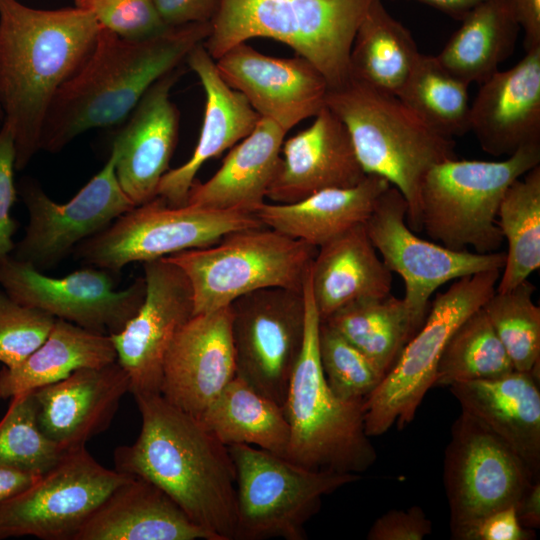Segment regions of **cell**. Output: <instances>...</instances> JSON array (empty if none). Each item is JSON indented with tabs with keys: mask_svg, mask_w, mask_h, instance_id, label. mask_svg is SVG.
I'll return each mask as SVG.
<instances>
[{
	"mask_svg": "<svg viewBox=\"0 0 540 540\" xmlns=\"http://www.w3.org/2000/svg\"><path fill=\"white\" fill-rule=\"evenodd\" d=\"M390 186L386 179L367 174L354 186L325 189L293 203L264 202L253 214L263 225L319 248L364 224Z\"/></svg>",
	"mask_w": 540,
	"mask_h": 540,
	"instance_id": "cell-30",
	"label": "cell"
},
{
	"mask_svg": "<svg viewBox=\"0 0 540 540\" xmlns=\"http://www.w3.org/2000/svg\"><path fill=\"white\" fill-rule=\"evenodd\" d=\"M540 480V479H538ZM536 481L522 459L488 426L461 411L444 459V486L452 538L488 514L517 504Z\"/></svg>",
	"mask_w": 540,
	"mask_h": 540,
	"instance_id": "cell-12",
	"label": "cell"
},
{
	"mask_svg": "<svg viewBox=\"0 0 540 540\" xmlns=\"http://www.w3.org/2000/svg\"><path fill=\"white\" fill-rule=\"evenodd\" d=\"M68 452L40 429L33 391L11 398L0 420V467L43 475L58 465Z\"/></svg>",
	"mask_w": 540,
	"mask_h": 540,
	"instance_id": "cell-39",
	"label": "cell"
},
{
	"mask_svg": "<svg viewBox=\"0 0 540 540\" xmlns=\"http://www.w3.org/2000/svg\"><path fill=\"white\" fill-rule=\"evenodd\" d=\"M210 30V22L190 23L129 40L101 27L86 61L52 100L40 150L56 153L82 133L123 123L146 91L180 67Z\"/></svg>",
	"mask_w": 540,
	"mask_h": 540,
	"instance_id": "cell-3",
	"label": "cell"
},
{
	"mask_svg": "<svg viewBox=\"0 0 540 540\" xmlns=\"http://www.w3.org/2000/svg\"><path fill=\"white\" fill-rule=\"evenodd\" d=\"M325 105L345 125L365 174L380 176L401 192L406 222L420 231L422 181L432 167L456 158L453 139L431 128L397 96L351 79L328 89Z\"/></svg>",
	"mask_w": 540,
	"mask_h": 540,
	"instance_id": "cell-4",
	"label": "cell"
},
{
	"mask_svg": "<svg viewBox=\"0 0 540 540\" xmlns=\"http://www.w3.org/2000/svg\"><path fill=\"white\" fill-rule=\"evenodd\" d=\"M534 291L527 279L511 290L495 291L482 306L517 371L539 368L540 308Z\"/></svg>",
	"mask_w": 540,
	"mask_h": 540,
	"instance_id": "cell-40",
	"label": "cell"
},
{
	"mask_svg": "<svg viewBox=\"0 0 540 540\" xmlns=\"http://www.w3.org/2000/svg\"><path fill=\"white\" fill-rule=\"evenodd\" d=\"M505 347L483 308L469 315L449 339L439 361L435 385L497 378L514 371Z\"/></svg>",
	"mask_w": 540,
	"mask_h": 540,
	"instance_id": "cell-38",
	"label": "cell"
},
{
	"mask_svg": "<svg viewBox=\"0 0 540 540\" xmlns=\"http://www.w3.org/2000/svg\"><path fill=\"white\" fill-rule=\"evenodd\" d=\"M519 25L510 7L486 0L462 20L438 61L450 73L470 85L483 83L513 51Z\"/></svg>",
	"mask_w": 540,
	"mask_h": 540,
	"instance_id": "cell-34",
	"label": "cell"
},
{
	"mask_svg": "<svg viewBox=\"0 0 540 540\" xmlns=\"http://www.w3.org/2000/svg\"><path fill=\"white\" fill-rule=\"evenodd\" d=\"M228 307L236 375L283 408L304 342L303 290L260 289Z\"/></svg>",
	"mask_w": 540,
	"mask_h": 540,
	"instance_id": "cell-14",
	"label": "cell"
},
{
	"mask_svg": "<svg viewBox=\"0 0 540 540\" xmlns=\"http://www.w3.org/2000/svg\"><path fill=\"white\" fill-rule=\"evenodd\" d=\"M15 160L14 134L3 121L0 128V265L15 249L13 236L17 223L11 215L17 193L14 181Z\"/></svg>",
	"mask_w": 540,
	"mask_h": 540,
	"instance_id": "cell-44",
	"label": "cell"
},
{
	"mask_svg": "<svg viewBox=\"0 0 540 540\" xmlns=\"http://www.w3.org/2000/svg\"><path fill=\"white\" fill-rule=\"evenodd\" d=\"M55 321L0 289V362L8 368L20 364L45 341Z\"/></svg>",
	"mask_w": 540,
	"mask_h": 540,
	"instance_id": "cell-42",
	"label": "cell"
},
{
	"mask_svg": "<svg viewBox=\"0 0 540 540\" xmlns=\"http://www.w3.org/2000/svg\"><path fill=\"white\" fill-rule=\"evenodd\" d=\"M515 512L520 524L527 529L540 527V481L530 484L515 505Z\"/></svg>",
	"mask_w": 540,
	"mask_h": 540,
	"instance_id": "cell-49",
	"label": "cell"
},
{
	"mask_svg": "<svg viewBox=\"0 0 540 540\" xmlns=\"http://www.w3.org/2000/svg\"><path fill=\"white\" fill-rule=\"evenodd\" d=\"M221 78L245 96L261 118L289 131L314 117L329 89L324 76L305 58L265 55L246 42L215 60Z\"/></svg>",
	"mask_w": 540,
	"mask_h": 540,
	"instance_id": "cell-19",
	"label": "cell"
},
{
	"mask_svg": "<svg viewBox=\"0 0 540 540\" xmlns=\"http://www.w3.org/2000/svg\"><path fill=\"white\" fill-rule=\"evenodd\" d=\"M318 345L325 379L339 397L365 401L384 378L371 360L324 321Z\"/></svg>",
	"mask_w": 540,
	"mask_h": 540,
	"instance_id": "cell-41",
	"label": "cell"
},
{
	"mask_svg": "<svg viewBox=\"0 0 540 540\" xmlns=\"http://www.w3.org/2000/svg\"><path fill=\"white\" fill-rule=\"evenodd\" d=\"M74 6L90 13L100 27L129 40H142L165 31L151 0H73Z\"/></svg>",
	"mask_w": 540,
	"mask_h": 540,
	"instance_id": "cell-43",
	"label": "cell"
},
{
	"mask_svg": "<svg viewBox=\"0 0 540 540\" xmlns=\"http://www.w3.org/2000/svg\"><path fill=\"white\" fill-rule=\"evenodd\" d=\"M127 392L129 378L117 361L76 370L33 390L39 427L66 451L84 448L110 426Z\"/></svg>",
	"mask_w": 540,
	"mask_h": 540,
	"instance_id": "cell-23",
	"label": "cell"
},
{
	"mask_svg": "<svg viewBox=\"0 0 540 540\" xmlns=\"http://www.w3.org/2000/svg\"><path fill=\"white\" fill-rule=\"evenodd\" d=\"M454 19L463 20L471 10L486 0H416Z\"/></svg>",
	"mask_w": 540,
	"mask_h": 540,
	"instance_id": "cell-51",
	"label": "cell"
},
{
	"mask_svg": "<svg viewBox=\"0 0 540 540\" xmlns=\"http://www.w3.org/2000/svg\"><path fill=\"white\" fill-rule=\"evenodd\" d=\"M468 86L436 56L421 53L397 97L435 131L452 138L469 131Z\"/></svg>",
	"mask_w": 540,
	"mask_h": 540,
	"instance_id": "cell-37",
	"label": "cell"
},
{
	"mask_svg": "<svg viewBox=\"0 0 540 540\" xmlns=\"http://www.w3.org/2000/svg\"><path fill=\"white\" fill-rule=\"evenodd\" d=\"M162 21L169 27L211 22L220 0H151Z\"/></svg>",
	"mask_w": 540,
	"mask_h": 540,
	"instance_id": "cell-47",
	"label": "cell"
},
{
	"mask_svg": "<svg viewBox=\"0 0 540 540\" xmlns=\"http://www.w3.org/2000/svg\"><path fill=\"white\" fill-rule=\"evenodd\" d=\"M0 286L20 304L109 336L136 314L146 290L144 277L116 291L106 270L86 268L50 277L13 256L0 265Z\"/></svg>",
	"mask_w": 540,
	"mask_h": 540,
	"instance_id": "cell-17",
	"label": "cell"
},
{
	"mask_svg": "<svg viewBox=\"0 0 540 540\" xmlns=\"http://www.w3.org/2000/svg\"><path fill=\"white\" fill-rule=\"evenodd\" d=\"M535 536L533 530L520 524L515 507L509 506L485 516L461 540H531Z\"/></svg>",
	"mask_w": 540,
	"mask_h": 540,
	"instance_id": "cell-46",
	"label": "cell"
},
{
	"mask_svg": "<svg viewBox=\"0 0 540 540\" xmlns=\"http://www.w3.org/2000/svg\"><path fill=\"white\" fill-rule=\"evenodd\" d=\"M316 247L267 226L230 232L209 247L166 258L186 274L194 315L228 307L260 289L303 290Z\"/></svg>",
	"mask_w": 540,
	"mask_h": 540,
	"instance_id": "cell-8",
	"label": "cell"
},
{
	"mask_svg": "<svg viewBox=\"0 0 540 540\" xmlns=\"http://www.w3.org/2000/svg\"><path fill=\"white\" fill-rule=\"evenodd\" d=\"M227 447L236 476V540H304L322 497L360 479L307 469L252 445Z\"/></svg>",
	"mask_w": 540,
	"mask_h": 540,
	"instance_id": "cell-10",
	"label": "cell"
},
{
	"mask_svg": "<svg viewBox=\"0 0 540 540\" xmlns=\"http://www.w3.org/2000/svg\"><path fill=\"white\" fill-rule=\"evenodd\" d=\"M212 540L152 482L133 476L114 489L73 540Z\"/></svg>",
	"mask_w": 540,
	"mask_h": 540,
	"instance_id": "cell-27",
	"label": "cell"
},
{
	"mask_svg": "<svg viewBox=\"0 0 540 540\" xmlns=\"http://www.w3.org/2000/svg\"><path fill=\"white\" fill-rule=\"evenodd\" d=\"M497 1H499L502 4H505L506 6L510 7L511 10H512V6H511L512 0H497Z\"/></svg>",
	"mask_w": 540,
	"mask_h": 540,
	"instance_id": "cell-52",
	"label": "cell"
},
{
	"mask_svg": "<svg viewBox=\"0 0 540 540\" xmlns=\"http://www.w3.org/2000/svg\"><path fill=\"white\" fill-rule=\"evenodd\" d=\"M197 420L226 446L254 445L285 457L289 425L284 409L237 375Z\"/></svg>",
	"mask_w": 540,
	"mask_h": 540,
	"instance_id": "cell-33",
	"label": "cell"
},
{
	"mask_svg": "<svg viewBox=\"0 0 540 540\" xmlns=\"http://www.w3.org/2000/svg\"><path fill=\"white\" fill-rule=\"evenodd\" d=\"M310 283L323 321L353 301L389 295L392 272L379 257L365 225L360 224L317 249Z\"/></svg>",
	"mask_w": 540,
	"mask_h": 540,
	"instance_id": "cell-29",
	"label": "cell"
},
{
	"mask_svg": "<svg viewBox=\"0 0 540 540\" xmlns=\"http://www.w3.org/2000/svg\"><path fill=\"white\" fill-rule=\"evenodd\" d=\"M141 430L117 447L115 469L164 491L212 540H233L236 476L228 447L161 393L134 396Z\"/></svg>",
	"mask_w": 540,
	"mask_h": 540,
	"instance_id": "cell-1",
	"label": "cell"
},
{
	"mask_svg": "<svg viewBox=\"0 0 540 540\" xmlns=\"http://www.w3.org/2000/svg\"><path fill=\"white\" fill-rule=\"evenodd\" d=\"M407 202L390 186L365 221L366 232L386 267L403 278L404 302L421 326L431 295L443 284L483 271L502 270L504 252L453 250L418 237L406 222Z\"/></svg>",
	"mask_w": 540,
	"mask_h": 540,
	"instance_id": "cell-15",
	"label": "cell"
},
{
	"mask_svg": "<svg viewBox=\"0 0 540 540\" xmlns=\"http://www.w3.org/2000/svg\"><path fill=\"white\" fill-rule=\"evenodd\" d=\"M432 532V523L419 506L390 510L377 518L367 533L369 540H422Z\"/></svg>",
	"mask_w": 540,
	"mask_h": 540,
	"instance_id": "cell-45",
	"label": "cell"
},
{
	"mask_svg": "<svg viewBox=\"0 0 540 540\" xmlns=\"http://www.w3.org/2000/svg\"><path fill=\"white\" fill-rule=\"evenodd\" d=\"M115 163L112 148L103 168L63 204L53 201L34 180H23L20 194L29 220L13 257L39 270L54 266L82 241L134 208L119 184Z\"/></svg>",
	"mask_w": 540,
	"mask_h": 540,
	"instance_id": "cell-16",
	"label": "cell"
},
{
	"mask_svg": "<svg viewBox=\"0 0 540 540\" xmlns=\"http://www.w3.org/2000/svg\"><path fill=\"white\" fill-rule=\"evenodd\" d=\"M235 376L229 307L196 314L178 331L167 351L161 395L198 419Z\"/></svg>",
	"mask_w": 540,
	"mask_h": 540,
	"instance_id": "cell-20",
	"label": "cell"
},
{
	"mask_svg": "<svg viewBox=\"0 0 540 540\" xmlns=\"http://www.w3.org/2000/svg\"><path fill=\"white\" fill-rule=\"evenodd\" d=\"M500 272L489 270L462 277L435 297L417 333L365 400V430L369 437L386 433L394 424L402 429L411 423L425 394L435 385L449 339L496 291Z\"/></svg>",
	"mask_w": 540,
	"mask_h": 540,
	"instance_id": "cell-9",
	"label": "cell"
},
{
	"mask_svg": "<svg viewBox=\"0 0 540 540\" xmlns=\"http://www.w3.org/2000/svg\"><path fill=\"white\" fill-rule=\"evenodd\" d=\"M260 226L265 225L248 211L171 206L156 196L82 241L73 252L87 265L119 272L133 262L209 247L230 232Z\"/></svg>",
	"mask_w": 540,
	"mask_h": 540,
	"instance_id": "cell-11",
	"label": "cell"
},
{
	"mask_svg": "<svg viewBox=\"0 0 540 540\" xmlns=\"http://www.w3.org/2000/svg\"><path fill=\"white\" fill-rule=\"evenodd\" d=\"M463 411L504 440L540 479L539 368L449 386Z\"/></svg>",
	"mask_w": 540,
	"mask_h": 540,
	"instance_id": "cell-26",
	"label": "cell"
},
{
	"mask_svg": "<svg viewBox=\"0 0 540 540\" xmlns=\"http://www.w3.org/2000/svg\"><path fill=\"white\" fill-rule=\"evenodd\" d=\"M306 307L304 342L284 404L289 425L285 458L316 471L358 474L377 459L365 430V401L346 400L329 387L320 362V316L310 272L303 286Z\"/></svg>",
	"mask_w": 540,
	"mask_h": 540,
	"instance_id": "cell-6",
	"label": "cell"
},
{
	"mask_svg": "<svg viewBox=\"0 0 540 540\" xmlns=\"http://www.w3.org/2000/svg\"><path fill=\"white\" fill-rule=\"evenodd\" d=\"M469 131L493 156L540 144V47L481 83L470 105Z\"/></svg>",
	"mask_w": 540,
	"mask_h": 540,
	"instance_id": "cell-24",
	"label": "cell"
},
{
	"mask_svg": "<svg viewBox=\"0 0 540 540\" xmlns=\"http://www.w3.org/2000/svg\"><path fill=\"white\" fill-rule=\"evenodd\" d=\"M512 12L524 31L526 51L540 47V0H512Z\"/></svg>",
	"mask_w": 540,
	"mask_h": 540,
	"instance_id": "cell-48",
	"label": "cell"
},
{
	"mask_svg": "<svg viewBox=\"0 0 540 540\" xmlns=\"http://www.w3.org/2000/svg\"><path fill=\"white\" fill-rule=\"evenodd\" d=\"M178 67L157 80L143 95L115 137V172L135 206L157 196V189L174 153L179 111L171 89L182 75Z\"/></svg>",
	"mask_w": 540,
	"mask_h": 540,
	"instance_id": "cell-21",
	"label": "cell"
},
{
	"mask_svg": "<svg viewBox=\"0 0 540 540\" xmlns=\"http://www.w3.org/2000/svg\"><path fill=\"white\" fill-rule=\"evenodd\" d=\"M2 119H3V111H2L1 106H0V120H2Z\"/></svg>",
	"mask_w": 540,
	"mask_h": 540,
	"instance_id": "cell-53",
	"label": "cell"
},
{
	"mask_svg": "<svg viewBox=\"0 0 540 540\" xmlns=\"http://www.w3.org/2000/svg\"><path fill=\"white\" fill-rule=\"evenodd\" d=\"M420 54L411 32L387 11L382 0H372L352 43L349 77L398 96Z\"/></svg>",
	"mask_w": 540,
	"mask_h": 540,
	"instance_id": "cell-32",
	"label": "cell"
},
{
	"mask_svg": "<svg viewBox=\"0 0 540 540\" xmlns=\"http://www.w3.org/2000/svg\"><path fill=\"white\" fill-rule=\"evenodd\" d=\"M144 300L121 331L110 335L129 392L161 393L163 364L178 331L194 315L191 284L166 257L143 263Z\"/></svg>",
	"mask_w": 540,
	"mask_h": 540,
	"instance_id": "cell-18",
	"label": "cell"
},
{
	"mask_svg": "<svg viewBox=\"0 0 540 540\" xmlns=\"http://www.w3.org/2000/svg\"><path fill=\"white\" fill-rule=\"evenodd\" d=\"M497 224L508 244L497 292L513 289L540 267V166L529 170L506 190Z\"/></svg>",
	"mask_w": 540,
	"mask_h": 540,
	"instance_id": "cell-36",
	"label": "cell"
},
{
	"mask_svg": "<svg viewBox=\"0 0 540 540\" xmlns=\"http://www.w3.org/2000/svg\"><path fill=\"white\" fill-rule=\"evenodd\" d=\"M366 175L345 125L325 105L309 127L284 140L267 198L293 203L325 189L354 186Z\"/></svg>",
	"mask_w": 540,
	"mask_h": 540,
	"instance_id": "cell-22",
	"label": "cell"
},
{
	"mask_svg": "<svg viewBox=\"0 0 540 540\" xmlns=\"http://www.w3.org/2000/svg\"><path fill=\"white\" fill-rule=\"evenodd\" d=\"M372 0H220L204 48L216 60L252 38L291 47L326 79L329 89L349 81V57Z\"/></svg>",
	"mask_w": 540,
	"mask_h": 540,
	"instance_id": "cell-5",
	"label": "cell"
},
{
	"mask_svg": "<svg viewBox=\"0 0 540 540\" xmlns=\"http://www.w3.org/2000/svg\"><path fill=\"white\" fill-rule=\"evenodd\" d=\"M323 321L360 350L384 376L420 327L403 298L391 293L353 301Z\"/></svg>",
	"mask_w": 540,
	"mask_h": 540,
	"instance_id": "cell-35",
	"label": "cell"
},
{
	"mask_svg": "<svg viewBox=\"0 0 540 540\" xmlns=\"http://www.w3.org/2000/svg\"><path fill=\"white\" fill-rule=\"evenodd\" d=\"M185 61L204 89L205 108L191 157L181 166L168 170L159 183L157 196L171 206L186 205L190 187L202 165L248 136L261 118L245 96L221 78L203 43Z\"/></svg>",
	"mask_w": 540,
	"mask_h": 540,
	"instance_id": "cell-25",
	"label": "cell"
},
{
	"mask_svg": "<svg viewBox=\"0 0 540 540\" xmlns=\"http://www.w3.org/2000/svg\"><path fill=\"white\" fill-rule=\"evenodd\" d=\"M100 25L77 7L46 10L0 0V106L15 139V169L40 150L58 90L90 55Z\"/></svg>",
	"mask_w": 540,
	"mask_h": 540,
	"instance_id": "cell-2",
	"label": "cell"
},
{
	"mask_svg": "<svg viewBox=\"0 0 540 540\" xmlns=\"http://www.w3.org/2000/svg\"><path fill=\"white\" fill-rule=\"evenodd\" d=\"M40 476L13 468L0 467V502L25 490Z\"/></svg>",
	"mask_w": 540,
	"mask_h": 540,
	"instance_id": "cell-50",
	"label": "cell"
},
{
	"mask_svg": "<svg viewBox=\"0 0 540 540\" xmlns=\"http://www.w3.org/2000/svg\"><path fill=\"white\" fill-rule=\"evenodd\" d=\"M117 361L109 335L58 319L45 341L20 364L0 371V398L55 383L76 370Z\"/></svg>",
	"mask_w": 540,
	"mask_h": 540,
	"instance_id": "cell-31",
	"label": "cell"
},
{
	"mask_svg": "<svg viewBox=\"0 0 540 540\" xmlns=\"http://www.w3.org/2000/svg\"><path fill=\"white\" fill-rule=\"evenodd\" d=\"M130 477L102 466L86 447L70 451L28 488L0 502V540H73L99 505Z\"/></svg>",
	"mask_w": 540,
	"mask_h": 540,
	"instance_id": "cell-13",
	"label": "cell"
},
{
	"mask_svg": "<svg viewBox=\"0 0 540 540\" xmlns=\"http://www.w3.org/2000/svg\"><path fill=\"white\" fill-rule=\"evenodd\" d=\"M287 132L272 120L260 118L252 132L231 148L210 179L193 182L187 204L253 213L267 198Z\"/></svg>",
	"mask_w": 540,
	"mask_h": 540,
	"instance_id": "cell-28",
	"label": "cell"
},
{
	"mask_svg": "<svg viewBox=\"0 0 540 540\" xmlns=\"http://www.w3.org/2000/svg\"><path fill=\"white\" fill-rule=\"evenodd\" d=\"M540 163V144L521 147L501 161L438 163L425 175L419 194L421 230L453 250L496 252L504 238L497 224L507 188Z\"/></svg>",
	"mask_w": 540,
	"mask_h": 540,
	"instance_id": "cell-7",
	"label": "cell"
}]
</instances>
